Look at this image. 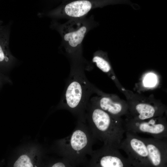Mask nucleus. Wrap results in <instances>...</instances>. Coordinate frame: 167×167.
Segmentation results:
<instances>
[{
    "label": "nucleus",
    "mask_w": 167,
    "mask_h": 167,
    "mask_svg": "<svg viewBox=\"0 0 167 167\" xmlns=\"http://www.w3.org/2000/svg\"><path fill=\"white\" fill-rule=\"evenodd\" d=\"M73 62L63 93L56 109L67 110L77 120L86 122L88 104L92 94L97 90L87 78L81 61Z\"/></svg>",
    "instance_id": "obj_1"
},
{
    "label": "nucleus",
    "mask_w": 167,
    "mask_h": 167,
    "mask_svg": "<svg viewBox=\"0 0 167 167\" xmlns=\"http://www.w3.org/2000/svg\"><path fill=\"white\" fill-rule=\"evenodd\" d=\"M96 140L86 122L77 120L72 133L56 141L52 148L76 167H84L88 161L87 156L92 153V146Z\"/></svg>",
    "instance_id": "obj_2"
},
{
    "label": "nucleus",
    "mask_w": 167,
    "mask_h": 167,
    "mask_svg": "<svg viewBox=\"0 0 167 167\" xmlns=\"http://www.w3.org/2000/svg\"><path fill=\"white\" fill-rule=\"evenodd\" d=\"M85 119L96 139L103 142L104 146L118 149L126 132L119 118L112 116L89 101Z\"/></svg>",
    "instance_id": "obj_3"
},
{
    "label": "nucleus",
    "mask_w": 167,
    "mask_h": 167,
    "mask_svg": "<svg viewBox=\"0 0 167 167\" xmlns=\"http://www.w3.org/2000/svg\"><path fill=\"white\" fill-rule=\"evenodd\" d=\"M126 137L119 147L126 154L133 167H152L146 145L143 137L137 134L125 132Z\"/></svg>",
    "instance_id": "obj_4"
},
{
    "label": "nucleus",
    "mask_w": 167,
    "mask_h": 167,
    "mask_svg": "<svg viewBox=\"0 0 167 167\" xmlns=\"http://www.w3.org/2000/svg\"><path fill=\"white\" fill-rule=\"evenodd\" d=\"M84 167H133L127 158L115 148L103 146L93 151Z\"/></svg>",
    "instance_id": "obj_5"
},
{
    "label": "nucleus",
    "mask_w": 167,
    "mask_h": 167,
    "mask_svg": "<svg viewBox=\"0 0 167 167\" xmlns=\"http://www.w3.org/2000/svg\"><path fill=\"white\" fill-rule=\"evenodd\" d=\"M123 123L126 131L148 134L158 139L167 138V125L164 118H153L143 120L131 118Z\"/></svg>",
    "instance_id": "obj_6"
},
{
    "label": "nucleus",
    "mask_w": 167,
    "mask_h": 167,
    "mask_svg": "<svg viewBox=\"0 0 167 167\" xmlns=\"http://www.w3.org/2000/svg\"><path fill=\"white\" fill-rule=\"evenodd\" d=\"M106 2H95L86 0H76L60 6L49 12L38 14L39 17L45 15L53 18L62 17H69L72 19H80L84 16L92 8L109 3Z\"/></svg>",
    "instance_id": "obj_7"
},
{
    "label": "nucleus",
    "mask_w": 167,
    "mask_h": 167,
    "mask_svg": "<svg viewBox=\"0 0 167 167\" xmlns=\"http://www.w3.org/2000/svg\"><path fill=\"white\" fill-rule=\"evenodd\" d=\"M52 26L59 32L64 43L71 50L70 52L81 44L88 28L86 24L79 19H72L61 26L53 23Z\"/></svg>",
    "instance_id": "obj_8"
},
{
    "label": "nucleus",
    "mask_w": 167,
    "mask_h": 167,
    "mask_svg": "<svg viewBox=\"0 0 167 167\" xmlns=\"http://www.w3.org/2000/svg\"><path fill=\"white\" fill-rule=\"evenodd\" d=\"M11 167H41L44 151L41 146L29 144L18 150Z\"/></svg>",
    "instance_id": "obj_9"
},
{
    "label": "nucleus",
    "mask_w": 167,
    "mask_h": 167,
    "mask_svg": "<svg viewBox=\"0 0 167 167\" xmlns=\"http://www.w3.org/2000/svg\"><path fill=\"white\" fill-rule=\"evenodd\" d=\"M152 167H167V138H143Z\"/></svg>",
    "instance_id": "obj_10"
},
{
    "label": "nucleus",
    "mask_w": 167,
    "mask_h": 167,
    "mask_svg": "<svg viewBox=\"0 0 167 167\" xmlns=\"http://www.w3.org/2000/svg\"><path fill=\"white\" fill-rule=\"evenodd\" d=\"M101 97H91L89 101L112 116L117 118L126 112L120 103L114 101L111 97L103 95Z\"/></svg>",
    "instance_id": "obj_11"
},
{
    "label": "nucleus",
    "mask_w": 167,
    "mask_h": 167,
    "mask_svg": "<svg viewBox=\"0 0 167 167\" xmlns=\"http://www.w3.org/2000/svg\"><path fill=\"white\" fill-rule=\"evenodd\" d=\"M10 34L9 26L0 28V64L11 67L15 65L16 59L9 50Z\"/></svg>",
    "instance_id": "obj_12"
},
{
    "label": "nucleus",
    "mask_w": 167,
    "mask_h": 167,
    "mask_svg": "<svg viewBox=\"0 0 167 167\" xmlns=\"http://www.w3.org/2000/svg\"><path fill=\"white\" fill-rule=\"evenodd\" d=\"M134 118L132 119L143 120L155 118L160 114L156 108L148 104L140 103L136 105L132 110Z\"/></svg>",
    "instance_id": "obj_13"
},
{
    "label": "nucleus",
    "mask_w": 167,
    "mask_h": 167,
    "mask_svg": "<svg viewBox=\"0 0 167 167\" xmlns=\"http://www.w3.org/2000/svg\"><path fill=\"white\" fill-rule=\"evenodd\" d=\"M104 53L96 52L93 55L92 61L104 72L109 73L111 70V66Z\"/></svg>",
    "instance_id": "obj_14"
},
{
    "label": "nucleus",
    "mask_w": 167,
    "mask_h": 167,
    "mask_svg": "<svg viewBox=\"0 0 167 167\" xmlns=\"http://www.w3.org/2000/svg\"><path fill=\"white\" fill-rule=\"evenodd\" d=\"M41 167H76L67 160L61 157L42 162Z\"/></svg>",
    "instance_id": "obj_15"
},
{
    "label": "nucleus",
    "mask_w": 167,
    "mask_h": 167,
    "mask_svg": "<svg viewBox=\"0 0 167 167\" xmlns=\"http://www.w3.org/2000/svg\"><path fill=\"white\" fill-rule=\"evenodd\" d=\"M157 82L156 75L154 73H150L147 74L143 80V84L145 87H153L155 86Z\"/></svg>",
    "instance_id": "obj_16"
},
{
    "label": "nucleus",
    "mask_w": 167,
    "mask_h": 167,
    "mask_svg": "<svg viewBox=\"0 0 167 167\" xmlns=\"http://www.w3.org/2000/svg\"><path fill=\"white\" fill-rule=\"evenodd\" d=\"M1 165V164H0V166Z\"/></svg>",
    "instance_id": "obj_17"
}]
</instances>
